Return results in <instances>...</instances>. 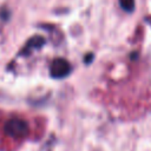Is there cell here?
<instances>
[{"label":"cell","mask_w":151,"mask_h":151,"mask_svg":"<svg viewBox=\"0 0 151 151\" xmlns=\"http://www.w3.org/2000/svg\"><path fill=\"white\" fill-rule=\"evenodd\" d=\"M5 133L13 138H22L28 133V125L20 118H12L5 124Z\"/></svg>","instance_id":"obj_1"},{"label":"cell","mask_w":151,"mask_h":151,"mask_svg":"<svg viewBox=\"0 0 151 151\" xmlns=\"http://www.w3.org/2000/svg\"><path fill=\"white\" fill-rule=\"evenodd\" d=\"M120 7L126 12H132L134 8V0H119Z\"/></svg>","instance_id":"obj_4"},{"label":"cell","mask_w":151,"mask_h":151,"mask_svg":"<svg viewBox=\"0 0 151 151\" xmlns=\"http://www.w3.org/2000/svg\"><path fill=\"white\" fill-rule=\"evenodd\" d=\"M86 57H87V59H86V63H90V61L93 59V55H92V54H87Z\"/></svg>","instance_id":"obj_5"},{"label":"cell","mask_w":151,"mask_h":151,"mask_svg":"<svg viewBox=\"0 0 151 151\" xmlns=\"http://www.w3.org/2000/svg\"><path fill=\"white\" fill-rule=\"evenodd\" d=\"M70 72H71V65L66 59L57 58L52 61L50 67V74L53 78H57V79L65 78L70 74Z\"/></svg>","instance_id":"obj_2"},{"label":"cell","mask_w":151,"mask_h":151,"mask_svg":"<svg viewBox=\"0 0 151 151\" xmlns=\"http://www.w3.org/2000/svg\"><path fill=\"white\" fill-rule=\"evenodd\" d=\"M44 42H45V40L41 37H34L26 45V50H28V48H39L41 45H44Z\"/></svg>","instance_id":"obj_3"}]
</instances>
